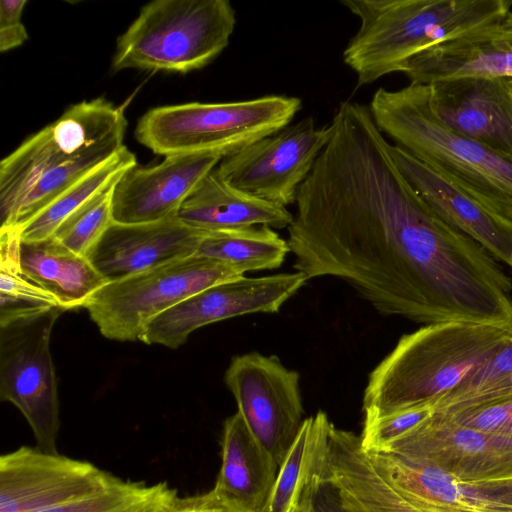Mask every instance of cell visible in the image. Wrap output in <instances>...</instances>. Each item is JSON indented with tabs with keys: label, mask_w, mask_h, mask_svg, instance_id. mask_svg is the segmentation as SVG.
<instances>
[{
	"label": "cell",
	"mask_w": 512,
	"mask_h": 512,
	"mask_svg": "<svg viewBox=\"0 0 512 512\" xmlns=\"http://www.w3.org/2000/svg\"><path fill=\"white\" fill-rule=\"evenodd\" d=\"M330 124L287 228L294 268L347 282L383 315L426 324L454 265L453 229L400 171L368 106L341 102Z\"/></svg>",
	"instance_id": "6da1fadb"
},
{
	"label": "cell",
	"mask_w": 512,
	"mask_h": 512,
	"mask_svg": "<svg viewBox=\"0 0 512 512\" xmlns=\"http://www.w3.org/2000/svg\"><path fill=\"white\" fill-rule=\"evenodd\" d=\"M127 120L99 97L71 105L0 162L1 229L20 228L68 187L115 156Z\"/></svg>",
	"instance_id": "7a4b0ae2"
},
{
	"label": "cell",
	"mask_w": 512,
	"mask_h": 512,
	"mask_svg": "<svg viewBox=\"0 0 512 512\" xmlns=\"http://www.w3.org/2000/svg\"><path fill=\"white\" fill-rule=\"evenodd\" d=\"M360 26L343 51L356 89L402 72L419 52L460 37L495 30L512 0H341Z\"/></svg>",
	"instance_id": "3957f363"
},
{
	"label": "cell",
	"mask_w": 512,
	"mask_h": 512,
	"mask_svg": "<svg viewBox=\"0 0 512 512\" xmlns=\"http://www.w3.org/2000/svg\"><path fill=\"white\" fill-rule=\"evenodd\" d=\"M511 332L504 326L451 321L427 324L403 335L369 374L364 420L434 405Z\"/></svg>",
	"instance_id": "277c9868"
},
{
	"label": "cell",
	"mask_w": 512,
	"mask_h": 512,
	"mask_svg": "<svg viewBox=\"0 0 512 512\" xmlns=\"http://www.w3.org/2000/svg\"><path fill=\"white\" fill-rule=\"evenodd\" d=\"M429 85L378 89L369 110L379 130L424 164L512 221V157L443 125L430 108Z\"/></svg>",
	"instance_id": "5b68a950"
},
{
	"label": "cell",
	"mask_w": 512,
	"mask_h": 512,
	"mask_svg": "<svg viewBox=\"0 0 512 512\" xmlns=\"http://www.w3.org/2000/svg\"><path fill=\"white\" fill-rule=\"evenodd\" d=\"M301 109L294 96L155 107L138 121L135 138L163 156L210 153L222 158L288 126Z\"/></svg>",
	"instance_id": "8992f818"
},
{
	"label": "cell",
	"mask_w": 512,
	"mask_h": 512,
	"mask_svg": "<svg viewBox=\"0 0 512 512\" xmlns=\"http://www.w3.org/2000/svg\"><path fill=\"white\" fill-rule=\"evenodd\" d=\"M236 13L228 0H156L117 38L113 71L188 73L212 62L229 44Z\"/></svg>",
	"instance_id": "52a82bcc"
},
{
	"label": "cell",
	"mask_w": 512,
	"mask_h": 512,
	"mask_svg": "<svg viewBox=\"0 0 512 512\" xmlns=\"http://www.w3.org/2000/svg\"><path fill=\"white\" fill-rule=\"evenodd\" d=\"M244 276L225 263L190 256L108 282L84 308L100 333L111 340H139L146 324L189 296L220 282Z\"/></svg>",
	"instance_id": "ba28073f"
},
{
	"label": "cell",
	"mask_w": 512,
	"mask_h": 512,
	"mask_svg": "<svg viewBox=\"0 0 512 512\" xmlns=\"http://www.w3.org/2000/svg\"><path fill=\"white\" fill-rule=\"evenodd\" d=\"M55 307L0 324V399L27 420L37 447L58 453L59 398L50 337L59 315Z\"/></svg>",
	"instance_id": "9c48e42d"
},
{
	"label": "cell",
	"mask_w": 512,
	"mask_h": 512,
	"mask_svg": "<svg viewBox=\"0 0 512 512\" xmlns=\"http://www.w3.org/2000/svg\"><path fill=\"white\" fill-rule=\"evenodd\" d=\"M331 124L317 127L309 116L225 156L216 167L231 187L288 206L332 136Z\"/></svg>",
	"instance_id": "30bf717a"
},
{
	"label": "cell",
	"mask_w": 512,
	"mask_h": 512,
	"mask_svg": "<svg viewBox=\"0 0 512 512\" xmlns=\"http://www.w3.org/2000/svg\"><path fill=\"white\" fill-rule=\"evenodd\" d=\"M224 381L237 412L280 467L305 421L299 373L275 355L250 352L232 358Z\"/></svg>",
	"instance_id": "8fae6325"
},
{
	"label": "cell",
	"mask_w": 512,
	"mask_h": 512,
	"mask_svg": "<svg viewBox=\"0 0 512 512\" xmlns=\"http://www.w3.org/2000/svg\"><path fill=\"white\" fill-rule=\"evenodd\" d=\"M308 280L301 272L241 276L207 287L161 313L144 327L146 344L176 349L196 329L252 313H275Z\"/></svg>",
	"instance_id": "7c38bea8"
},
{
	"label": "cell",
	"mask_w": 512,
	"mask_h": 512,
	"mask_svg": "<svg viewBox=\"0 0 512 512\" xmlns=\"http://www.w3.org/2000/svg\"><path fill=\"white\" fill-rule=\"evenodd\" d=\"M119 477L91 462L28 446L0 457V512H42L98 492Z\"/></svg>",
	"instance_id": "4fadbf2b"
},
{
	"label": "cell",
	"mask_w": 512,
	"mask_h": 512,
	"mask_svg": "<svg viewBox=\"0 0 512 512\" xmlns=\"http://www.w3.org/2000/svg\"><path fill=\"white\" fill-rule=\"evenodd\" d=\"M380 450L435 467L464 483L512 478V440L434 413Z\"/></svg>",
	"instance_id": "5bb4252c"
},
{
	"label": "cell",
	"mask_w": 512,
	"mask_h": 512,
	"mask_svg": "<svg viewBox=\"0 0 512 512\" xmlns=\"http://www.w3.org/2000/svg\"><path fill=\"white\" fill-rule=\"evenodd\" d=\"M221 159V156L210 153L177 154L166 156L154 166H133L114 186V222L152 223L176 215Z\"/></svg>",
	"instance_id": "9a60e30c"
},
{
	"label": "cell",
	"mask_w": 512,
	"mask_h": 512,
	"mask_svg": "<svg viewBox=\"0 0 512 512\" xmlns=\"http://www.w3.org/2000/svg\"><path fill=\"white\" fill-rule=\"evenodd\" d=\"M429 89L430 108L443 125L512 157V79L458 78Z\"/></svg>",
	"instance_id": "2e32d148"
},
{
	"label": "cell",
	"mask_w": 512,
	"mask_h": 512,
	"mask_svg": "<svg viewBox=\"0 0 512 512\" xmlns=\"http://www.w3.org/2000/svg\"><path fill=\"white\" fill-rule=\"evenodd\" d=\"M205 232L176 215L152 223L113 222L87 259L108 282L119 281L195 255Z\"/></svg>",
	"instance_id": "e0dca14e"
},
{
	"label": "cell",
	"mask_w": 512,
	"mask_h": 512,
	"mask_svg": "<svg viewBox=\"0 0 512 512\" xmlns=\"http://www.w3.org/2000/svg\"><path fill=\"white\" fill-rule=\"evenodd\" d=\"M391 153L406 179L443 220L512 268V221L481 204L402 147L391 144Z\"/></svg>",
	"instance_id": "ac0fdd59"
},
{
	"label": "cell",
	"mask_w": 512,
	"mask_h": 512,
	"mask_svg": "<svg viewBox=\"0 0 512 512\" xmlns=\"http://www.w3.org/2000/svg\"><path fill=\"white\" fill-rule=\"evenodd\" d=\"M487 30L429 47L402 72L410 83L431 85L458 78L512 79V38Z\"/></svg>",
	"instance_id": "d6986e66"
},
{
	"label": "cell",
	"mask_w": 512,
	"mask_h": 512,
	"mask_svg": "<svg viewBox=\"0 0 512 512\" xmlns=\"http://www.w3.org/2000/svg\"><path fill=\"white\" fill-rule=\"evenodd\" d=\"M324 459L353 512H427L372 465L360 436L332 424Z\"/></svg>",
	"instance_id": "ffe728a7"
},
{
	"label": "cell",
	"mask_w": 512,
	"mask_h": 512,
	"mask_svg": "<svg viewBox=\"0 0 512 512\" xmlns=\"http://www.w3.org/2000/svg\"><path fill=\"white\" fill-rule=\"evenodd\" d=\"M364 452L380 473L427 512H512L511 503L496 500L435 467L388 451Z\"/></svg>",
	"instance_id": "44dd1931"
},
{
	"label": "cell",
	"mask_w": 512,
	"mask_h": 512,
	"mask_svg": "<svg viewBox=\"0 0 512 512\" xmlns=\"http://www.w3.org/2000/svg\"><path fill=\"white\" fill-rule=\"evenodd\" d=\"M279 466L236 412L226 419L222 463L214 489L248 512H264Z\"/></svg>",
	"instance_id": "7402d4cb"
},
{
	"label": "cell",
	"mask_w": 512,
	"mask_h": 512,
	"mask_svg": "<svg viewBox=\"0 0 512 512\" xmlns=\"http://www.w3.org/2000/svg\"><path fill=\"white\" fill-rule=\"evenodd\" d=\"M176 216L203 231L255 226L288 228L293 214L280 206L237 190L222 180L216 168L207 174L181 205Z\"/></svg>",
	"instance_id": "603a6c76"
},
{
	"label": "cell",
	"mask_w": 512,
	"mask_h": 512,
	"mask_svg": "<svg viewBox=\"0 0 512 512\" xmlns=\"http://www.w3.org/2000/svg\"><path fill=\"white\" fill-rule=\"evenodd\" d=\"M22 272L56 298L61 308L84 307L108 281L91 262L55 237L34 242L20 241Z\"/></svg>",
	"instance_id": "cb8c5ba5"
},
{
	"label": "cell",
	"mask_w": 512,
	"mask_h": 512,
	"mask_svg": "<svg viewBox=\"0 0 512 512\" xmlns=\"http://www.w3.org/2000/svg\"><path fill=\"white\" fill-rule=\"evenodd\" d=\"M135 165L136 156L124 146L115 156L72 184L43 210L17 228L21 241L34 242L52 237L68 217L115 185Z\"/></svg>",
	"instance_id": "d4e9b609"
},
{
	"label": "cell",
	"mask_w": 512,
	"mask_h": 512,
	"mask_svg": "<svg viewBox=\"0 0 512 512\" xmlns=\"http://www.w3.org/2000/svg\"><path fill=\"white\" fill-rule=\"evenodd\" d=\"M289 252L287 240L272 228L255 226L206 231L195 255L225 263L245 275L280 267Z\"/></svg>",
	"instance_id": "484cf974"
},
{
	"label": "cell",
	"mask_w": 512,
	"mask_h": 512,
	"mask_svg": "<svg viewBox=\"0 0 512 512\" xmlns=\"http://www.w3.org/2000/svg\"><path fill=\"white\" fill-rule=\"evenodd\" d=\"M20 241L17 228L1 229L0 324L60 307L54 296L22 272L19 261Z\"/></svg>",
	"instance_id": "4316f807"
},
{
	"label": "cell",
	"mask_w": 512,
	"mask_h": 512,
	"mask_svg": "<svg viewBox=\"0 0 512 512\" xmlns=\"http://www.w3.org/2000/svg\"><path fill=\"white\" fill-rule=\"evenodd\" d=\"M178 497L166 481L148 485L118 478L98 492L42 512H169Z\"/></svg>",
	"instance_id": "83f0119b"
},
{
	"label": "cell",
	"mask_w": 512,
	"mask_h": 512,
	"mask_svg": "<svg viewBox=\"0 0 512 512\" xmlns=\"http://www.w3.org/2000/svg\"><path fill=\"white\" fill-rule=\"evenodd\" d=\"M325 412L305 418L301 430L279 467L276 483L264 512H287L299 502L316 450L331 427Z\"/></svg>",
	"instance_id": "f1b7e54d"
},
{
	"label": "cell",
	"mask_w": 512,
	"mask_h": 512,
	"mask_svg": "<svg viewBox=\"0 0 512 512\" xmlns=\"http://www.w3.org/2000/svg\"><path fill=\"white\" fill-rule=\"evenodd\" d=\"M512 394V332L450 393L433 405L434 413Z\"/></svg>",
	"instance_id": "f546056e"
},
{
	"label": "cell",
	"mask_w": 512,
	"mask_h": 512,
	"mask_svg": "<svg viewBox=\"0 0 512 512\" xmlns=\"http://www.w3.org/2000/svg\"><path fill=\"white\" fill-rule=\"evenodd\" d=\"M109 187L68 217L55 231V237L73 252L86 257L113 220V189Z\"/></svg>",
	"instance_id": "4dcf8cb0"
},
{
	"label": "cell",
	"mask_w": 512,
	"mask_h": 512,
	"mask_svg": "<svg viewBox=\"0 0 512 512\" xmlns=\"http://www.w3.org/2000/svg\"><path fill=\"white\" fill-rule=\"evenodd\" d=\"M434 414L455 424L512 440V394Z\"/></svg>",
	"instance_id": "1f68e13d"
},
{
	"label": "cell",
	"mask_w": 512,
	"mask_h": 512,
	"mask_svg": "<svg viewBox=\"0 0 512 512\" xmlns=\"http://www.w3.org/2000/svg\"><path fill=\"white\" fill-rule=\"evenodd\" d=\"M328 435L329 432L318 445L299 501L305 512H353L345 504L339 486L330 477L324 465Z\"/></svg>",
	"instance_id": "d6a6232c"
},
{
	"label": "cell",
	"mask_w": 512,
	"mask_h": 512,
	"mask_svg": "<svg viewBox=\"0 0 512 512\" xmlns=\"http://www.w3.org/2000/svg\"><path fill=\"white\" fill-rule=\"evenodd\" d=\"M433 405L398 411L387 416L364 420L360 442L365 451L380 450L413 429L432 414Z\"/></svg>",
	"instance_id": "836d02e7"
},
{
	"label": "cell",
	"mask_w": 512,
	"mask_h": 512,
	"mask_svg": "<svg viewBox=\"0 0 512 512\" xmlns=\"http://www.w3.org/2000/svg\"><path fill=\"white\" fill-rule=\"evenodd\" d=\"M26 0H2L0 2V51L15 49L29 36L22 23V13Z\"/></svg>",
	"instance_id": "e575fe53"
},
{
	"label": "cell",
	"mask_w": 512,
	"mask_h": 512,
	"mask_svg": "<svg viewBox=\"0 0 512 512\" xmlns=\"http://www.w3.org/2000/svg\"><path fill=\"white\" fill-rule=\"evenodd\" d=\"M169 512H248L232 503L214 488L208 492L178 497Z\"/></svg>",
	"instance_id": "d590c367"
},
{
	"label": "cell",
	"mask_w": 512,
	"mask_h": 512,
	"mask_svg": "<svg viewBox=\"0 0 512 512\" xmlns=\"http://www.w3.org/2000/svg\"><path fill=\"white\" fill-rule=\"evenodd\" d=\"M468 484L496 500L512 504V478Z\"/></svg>",
	"instance_id": "8d00e7d4"
},
{
	"label": "cell",
	"mask_w": 512,
	"mask_h": 512,
	"mask_svg": "<svg viewBox=\"0 0 512 512\" xmlns=\"http://www.w3.org/2000/svg\"><path fill=\"white\" fill-rule=\"evenodd\" d=\"M494 33L499 36L512 38V10L507 14L501 25Z\"/></svg>",
	"instance_id": "74e56055"
},
{
	"label": "cell",
	"mask_w": 512,
	"mask_h": 512,
	"mask_svg": "<svg viewBox=\"0 0 512 512\" xmlns=\"http://www.w3.org/2000/svg\"><path fill=\"white\" fill-rule=\"evenodd\" d=\"M287 512H305V509L301 502L295 503Z\"/></svg>",
	"instance_id": "f35d334b"
}]
</instances>
